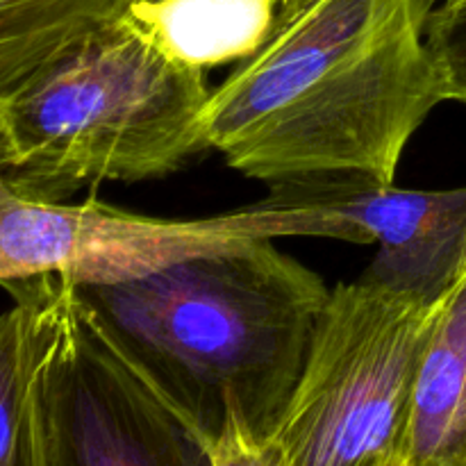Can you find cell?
I'll use <instances>...</instances> for the list:
<instances>
[{"label":"cell","instance_id":"obj_6","mask_svg":"<svg viewBox=\"0 0 466 466\" xmlns=\"http://www.w3.org/2000/svg\"><path fill=\"white\" fill-rule=\"evenodd\" d=\"M326 237L371 244L367 232L330 209L255 203L208 218H155L82 203L41 200L14 189L0 168V285L59 273L77 285L130 280L187 259L255 239Z\"/></svg>","mask_w":466,"mask_h":466},{"label":"cell","instance_id":"obj_11","mask_svg":"<svg viewBox=\"0 0 466 466\" xmlns=\"http://www.w3.org/2000/svg\"><path fill=\"white\" fill-rule=\"evenodd\" d=\"M23 323L16 305L0 314V466H21Z\"/></svg>","mask_w":466,"mask_h":466},{"label":"cell","instance_id":"obj_9","mask_svg":"<svg viewBox=\"0 0 466 466\" xmlns=\"http://www.w3.org/2000/svg\"><path fill=\"white\" fill-rule=\"evenodd\" d=\"M139 0H0V105Z\"/></svg>","mask_w":466,"mask_h":466},{"label":"cell","instance_id":"obj_3","mask_svg":"<svg viewBox=\"0 0 466 466\" xmlns=\"http://www.w3.org/2000/svg\"><path fill=\"white\" fill-rule=\"evenodd\" d=\"M205 73L123 18L0 105V168L41 200L171 176L209 150Z\"/></svg>","mask_w":466,"mask_h":466},{"label":"cell","instance_id":"obj_5","mask_svg":"<svg viewBox=\"0 0 466 466\" xmlns=\"http://www.w3.org/2000/svg\"><path fill=\"white\" fill-rule=\"evenodd\" d=\"M444 299L362 278L332 287L264 466H399L414 373Z\"/></svg>","mask_w":466,"mask_h":466},{"label":"cell","instance_id":"obj_2","mask_svg":"<svg viewBox=\"0 0 466 466\" xmlns=\"http://www.w3.org/2000/svg\"><path fill=\"white\" fill-rule=\"evenodd\" d=\"M80 285L208 466H264L330 287L273 244Z\"/></svg>","mask_w":466,"mask_h":466},{"label":"cell","instance_id":"obj_7","mask_svg":"<svg viewBox=\"0 0 466 466\" xmlns=\"http://www.w3.org/2000/svg\"><path fill=\"white\" fill-rule=\"evenodd\" d=\"M267 205H312L362 228L378 244L362 280L435 303L466 267V187L400 189L394 182H321L276 187Z\"/></svg>","mask_w":466,"mask_h":466},{"label":"cell","instance_id":"obj_4","mask_svg":"<svg viewBox=\"0 0 466 466\" xmlns=\"http://www.w3.org/2000/svg\"><path fill=\"white\" fill-rule=\"evenodd\" d=\"M0 287L23 323L21 466H208L77 282L44 273Z\"/></svg>","mask_w":466,"mask_h":466},{"label":"cell","instance_id":"obj_14","mask_svg":"<svg viewBox=\"0 0 466 466\" xmlns=\"http://www.w3.org/2000/svg\"><path fill=\"white\" fill-rule=\"evenodd\" d=\"M139 3H141V0H139Z\"/></svg>","mask_w":466,"mask_h":466},{"label":"cell","instance_id":"obj_1","mask_svg":"<svg viewBox=\"0 0 466 466\" xmlns=\"http://www.w3.org/2000/svg\"><path fill=\"white\" fill-rule=\"evenodd\" d=\"M419 0H280L262 44L203 112L209 150L276 187L391 185L446 103Z\"/></svg>","mask_w":466,"mask_h":466},{"label":"cell","instance_id":"obj_12","mask_svg":"<svg viewBox=\"0 0 466 466\" xmlns=\"http://www.w3.org/2000/svg\"><path fill=\"white\" fill-rule=\"evenodd\" d=\"M426 41L440 71L444 98L466 105V0L437 7L428 16Z\"/></svg>","mask_w":466,"mask_h":466},{"label":"cell","instance_id":"obj_8","mask_svg":"<svg viewBox=\"0 0 466 466\" xmlns=\"http://www.w3.org/2000/svg\"><path fill=\"white\" fill-rule=\"evenodd\" d=\"M399 466H466V267L419 358Z\"/></svg>","mask_w":466,"mask_h":466},{"label":"cell","instance_id":"obj_13","mask_svg":"<svg viewBox=\"0 0 466 466\" xmlns=\"http://www.w3.org/2000/svg\"><path fill=\"white\" fill-rule=\"evenodd\" d=\"M455 3H460V0H419V5H421L426 16H431L437 7H444V5H455Z\"/></svg>","mask_w":466,"mask_h":466},{"label":"cell","instance_id":"obj_10","mask_svg":"<svg viewBox=\"0 0 466 466\" xmlns=\"http://www.w3.org/2000/svg\"><path fill=\"white\" fill-rule=\"evenodd\" d=\"M280 0H141L130 16L168 53L200 68L239 62L271 30Z\"/></svg>","mask_w":466,"mask_h":466}]
</instances>
